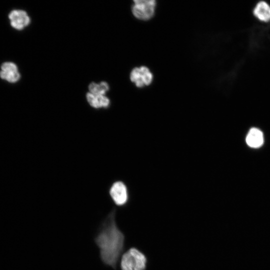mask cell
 Instances as JSON below:
<instances>
[{
    "instance_id": "cell-1",
    "label": "cell",
    "mask_w": 270,
    "mask_h": 270,
    "mask_svg": "<svg viewBox=\"0 0 270 270\" xmlns=\"http://www.w3.org/2000/svg\"><path fill=\"white\" fill-rule=\"evenodd\" d=\"M116 213L113 209L102 220L94 238L101 261L114 270L116 269L124 246V235L117 226Z\"/></svg>"
},
{
    "instance_id": "cell-2",
    "label": "cell",
    "mask_w": 270,
    "mask_h": 270,
    "mask_svg": "<svg viewBox=\"0 0 270 270\" xmlns=\"http://www.w3.org/2000/svg\"><path fill=\"white\" fill-rule=\"evenodd\" d=\"M146 258L144 254L135 248H132L124 253L120 260L122 270H144Z\"/></svg>"
},
{
    "instance_id": "cell-3",
    "label": "cell",
    "mask_w": 270,
    "mask_h": 270,
    "mask_svg": "<svg viewBox=\"0 0 270 270\" xmlns=\"http://www.w3.org/2000/svg\"><path fill=\"white\" fill-rule=\"evenodd\" d=\"M156 2L155 0H134L132 11L133 15L142 20H148L154 15Z\"/></svg>"
},
{
    "instance_id": "cell-4",
    "label": "cell",
    "mask_w": 270,
    "mask_h": 270,
    "mask_svg": "<svg viewBox=\"0 0 270 270\" xmlns=\"http://www.w3.org/2000/svg\"><path fill=\"white\" fill-rule=\"evenodd\" d=\"M130 79L136 87L142 88L152 83L154 76L148 68L140 66L132 70L130 73Z\"/></svg>"
},
{
    "instance_id": "cell-5",
    "label": "cell",
    "mask_w": 270,
    "mask_h": 270,
    "mask_svg": "<svg viewBox=\"0 0 270 270\" xmlns=\"http://www.w3.org/2000/svg\"><path fill=\"white\" fill-rule=\"evenodd\" d=\"M110 194L114 202L118 206L125 204L128 200L127 188L121 182H116L112 185Z\"/></svg>"
},
{
    "instance_id": "cell-6",
    "label": "cell",
    "mask_w": 270,
    "mask_h": 270,
    "mask_svg": "<svg viewBox=\"0 0 270 270\" xmlns=\"http://www.w3.org/2000/svg\"><path fill=\"white\" fill-rule=\"evenodd\" d=\"M8 18L11 26L18 30L23 29L30 22L28 16L25 11L22 10H13L10 13Z\"/></svg>"
},
{
    "instance_id": "cell-7",
    "label": "cell",
    "mask_w": 270,
    "mask_h": 270,
    "mask_svg": "<svg viewBox=\"0 0 270 270\" xmlns=\"http://www.w3.org/2000/svg\"><path fill=\"white\" fill-rule=\"evenodd\" d=\"M0 76L2 79L14 83L20 79V74L16 64L12 62H6L1 66Z\"/></svg>"
},
{
    "instance_id": "cell-8",
    "label": "cell",
    "mask_w": 270,
    "mask_h": 270,
    "mask_svg": "<svg viewBox=\"0 0 270 270\" xmlns=\"http://www.w3.org/2000/svg\"><path fill=\"white\" fill-rule=\"evenodd\" d=\"M246 140L249 146L252 148H260L264 143L263 134L257 128H252L247 134Z\"/></svg>"
},
{
    "instance_id": "cell-9",
    "label": "cell",
    "mask_w": 270,
    "mask_h": 270,
    "mask_svg": "<svg viewBox=\"0 0 270 270\" xmlns=\"http://www.w3.org/2000/svg\"><path fill=\"white\" fill-rule=\"evenodd\" d=\"M254 15L260 20L263 22L270 21V6L266 2H258L253 10Z\"/></svg>"
},
{
    "instance_id": "cell-10",
    "label": "cell",
    "mask_w": 270,
    "mask_h": 270,
    "mask_svg": "<svg viewBox=\"0 0 270 270\" xmlns=\"http://www.w3.org/2000/svg\"><path fill=\"white\" fill-rule=\"evenodd\" d=\"M86 99L94 108H107L110 104L109 99L104 95H96L90 92L86 94Z\"/></svg>"
},
{
    "instance_id": "cell-11",
    "label": "cell",
    "mask_w": 270,
    "mask_h": 270,
    "mask_svg": "<svg viewBox=\"0 0 270 270\" xmlns=\"http://www.w3.org/2000/svg\"><path fill=\"white\" fill-rule=\"evenodd\" d=\"M88 88L90 93L96 95H104L108 90L109 86L106 82H101L100 84L92 82L90 84Z\"/></svg>"
}]
</instances>
